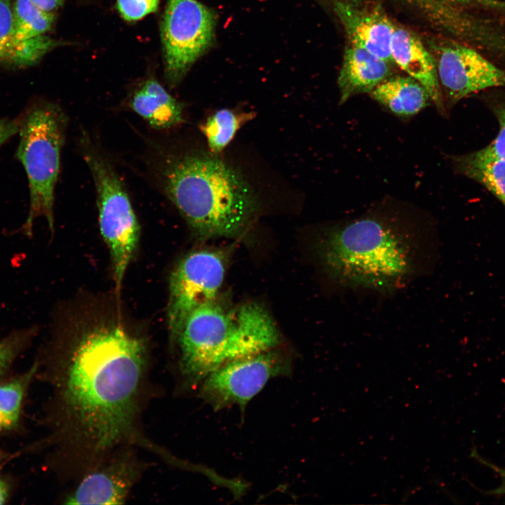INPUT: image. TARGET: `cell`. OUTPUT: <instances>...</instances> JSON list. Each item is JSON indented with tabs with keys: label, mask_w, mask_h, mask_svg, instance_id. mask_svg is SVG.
Listing matches in <instances>:
<instances>
[{
	"label": "cell",
	"mask_w": 505,
	"mask_h": 505,
	"mask_svg": "<svg viewBox=\"0 0 505 505\" xmlns=\"http://www.w3.org/2000/svg\"><path fill=\"white\" fill-rule=\"evenodd\" d=\"M226 271L222 254L199 250L184 256L169 281L168 323L170 337L175 342L187 316L196 308L217 299Z\"/></svg>",
	"instance_id": "9"
},
{
	"label": "cell",
	"mask_w": 505,
	"mask_h": 505,
	"mask_svg": "<svg viewBox=\"0 0 505 505\" xmlns=\"http://www.w3.org/2000/svg\"><path fill=\"white\" fill-rule=\"evenodd\" d=\"M128 105L155 129H170L184 121V105L154 78L140 84L130 96Z\"/></svg>",
	"instance_id": "15"
},
{
	"label": "cell",
	"mask_w": 505,
	"mask_h": 505,
	"mask_svg": "<svg viewBox=\"0 0 505 505\" xmlns=\"http://www.w3.org/2000/svg\"><path fill=\"white\" fill-rule=\"evenodd\" d=\"M159 4V0H117V8L125 20L133 22L155 12Z\"/></svg>",
	"instance_id": "23"
},
{
	"label": "cell",
	"mask_w": 505,
	"mask_h": 505,
	"mask_svg": "<svg viewBox=\"0 0 505 505\" xmlns=\"http://www.w3.org/2000/svg\"><path fill=\"white\" fill-rule=\"evenodd\" d=\"M255 117L254 112L221 109L208 116L200 126L210 152L218 154L231 142L241 127Z\"/></svg>",
	"instance_id": "18"
},
{
	"label": "cell",
	"mask_w": 505,
	"mask_h": 505,
	"mask_svg": "<svg viewBox=\"0 0 505 505\" xmlns=\"http://www.w3.org/2000/svg\"><path fill=\"white\" fill-rule=\"evenodd\" d=\"M452 163L458 173L481 184L505 206V159L477 151L452 156Z\"/></svg>",
	"instance_id": "17"
},
{
	"label": "cell",
	"mask_w": 505,
	"mask_h": 505,
	"mask_svg": "<svg viewBox=\"0 0 505 505\" xmlns=\"http://www.w3.org/2000/svg\"><path fill=\"white\" fill-rule=\"evenodd\" d=\"M13 12L15 43L45 34L55 21L54 13L41 9L29 0H14Z\"/></svg>",
	"instance_id": "19"
},
{
	"label": "cell",
	"mask_w": 505,
	"mask_h": 505,
	"mask_svg": "<svg viewBox=\"0 0 505 505\" xmlns=\"http://www.w3.org/2000/svg\"><path fill=\"white\" fill-rule=\"evenodd\" d=\"M80 149L95 187L100 233L110 253L116 290L137 248L140 226L123 181L86 133Z\"/></svg>",
	"instance_id": "6"
},
{
	"label": "cell",
	"mask_w": 505,
	"mask_h": 505,
	"mask_svg": "<svg viewBox=\"0 0 505 505\" xmlns=\"http://www.w3.org/2000/svg\"><path fill=\"white\" fill-rule=\"evenodd\" d=\"M371 97L397 116H412L431 101L426 89L410 76L388 78L370 93Z\"/></svg>",
	"instance_id": "16"
},
{
	"label": "cell",
	"mask_w": 505,
	"mask_h": 505,
	"mask_svg": "<svg viewBox=\"0 0 505 505\" xmlns=\"http://www.w3.org/2000/svg\"><path fill=\"white\" fill-rule=\"evenodd\" d=\"M175 342L184 383L198 389L222 365L278 347L279 330L268 311L254 302L227 307L215 300L194 310Z\"/></svg>",
	"instance_id": "4"
},
{
	"label": "cell",
	"mask_w": 505,
	"mask_h": 505,
	"mask_svg": "<svg viewBox=\"0 0 505 505\" xmlns=\"http://www.w3.org/2000/svg\"><path fill=\"white\" fill-rule=\"evenodd\" d=\"M24 389L20 380L0 384V430L11 429L18 422Z\"/></svg>",
	"instance_id": "20"
},
{
	"label": "cell",
	"mask_w": 505,
	"mask_h": 505,
	"mask_svg": "<svg viewBox=\"0 0 505 505\" xmlns=\"http://www.w3.org/2000/svg\"><path fill=\"white\" fill-rule=\"evenodd\" d=\"M387 206L330 228L321 245L327 271L337 280L375 288L398 286L411 274V222L404 208Z\"/></svg>",
	"instance_id": "3"
},
{
	"label": "cell",
	"mask_w": 505,
	"mask_h": 505,
	"mask_svg": "<svg viewBox=\"0 0 505 505\" xmlns=\"http://www.w3.org/2000/svg\"><path fill=\"white\" fill-rule=\"evenodd\" d=\"M57 46V41L45 34L16 42L11 64L18 67L32 65Z\"/></svg>",
	"instance_id": "21"
},
{
	"label": "cell",
	"mask_w": 505,
	"mask_h": 505,
	"mask_svg": "<svg viewBox=\"0 0 505 505\" xmlns=\"http://www.w3.org/2000/svg\"><path fill=\"white\" fill-rule=\"evenodd\" d=\"M477 8L505 12V1L502 0H450Z\"/></svg>",
	"instance_id": "26"
},
{
	"label": "cell",
	"mask_w": 505,
	"mask_h": 505,
	"mask_svg": "<svg viewBox=\"0 0 505 505\" xmlns=\"http://www.w3.org/2000/svg\"><path fill=\"white\" fill-rule=\"evenodd\" d=\"M15 43L13 5L0 0V62L11 64Z\"/></svg>",
	"instance_id": "22"
},
{
	"label": "cell",
	"mask_w": 505,
	"mask_h": 505,
	"mask_svg": "<svg viewBox=\"0 0 505 505\" xmlns=\"http://www.w3.org/2000/svg\"><path fill=\"white\" fill-rule=\"evenodd\" d=\"M18 131V118L0 119V146Z\"/></svg>",
	"instance_id": "27"
},
{
	"label": "cell",
	"mask_w": 505,
	"mask_h": 505,
	"mask_svg": "<svg viewBox=\"0 0 505 505\" xmlns=\"http://www.w3.org/2000/svg\"><path fill=\"white\" fill-rule=\"evenodd\" d=\"M389 62L351 43L346 49L338 77L339 105L357 94L370 93L389 78Z\"/></svg>",
	"instance_id": "14"
},
{
	"label": "cell",
	"mask_w": 505,
	"mask_h": 505,
	"mask_svg": "<svg viewBox=\"0 0 505 505\" xmlns=\"http://www.w3.org/2000/svg\"><path fill=\"white\" fill-rule=\"evenodd\" d=\"M276 348L229 362L209 374L198 388L214 410L236 405L244 411L272 378L290 375L291 366Z\"/></svg>",
	"instance_id": "8"
},
{
	"label": "cell",
	"mask_w": 505,
	"mask_h": 505,
	"mask_svg": "<svg viewBox=\"0 0 505 505\" xmlns=\"http://www.w3.org/2000/svg\"><path fill=\"white\" fill-rule=\"evenodd\" d=\"M392 60L428 91L438 112L445 115L446 106L433 58L414 34L395 27L391 46Z\"/></svg>",
	"instance_id": "13"
},
{
	"label": "cell",
	"mask_w": 505,
	"mask_h": 505,
	"mask_svg": "<svg viewBox=\"0 0 505 505\" xmlns=\"http://www.w3.org/2000/svg\"><path fill=\"white\" fill-rule=\"evenodd\" d=\"M18 121L16 156L26 172L29 191L28 215L22 230L30 236L35 220L43 217L53 231L55 188L68 118L56 103L39 100L26 107Z\"/></svg>",
	"instance_id": "5"
},
{
	"label": "cell",
	"mask_w": 505,
	"mask_h": 505,
	"mask_svg": "<svg viewBox=\"0 0 505 505\" xmlns=\"http://www.w3.org/2000/svg\"><path fill=\"white\" fill-rule=\"evenodd\" d=\"M335 11L350 43L393 62L391 46L395 27L382 11L361 9L344 2H337Z\"/></svg>",
	"instance_id": "12"
},
{
	"label": "cell",
	"mask_w": 505,
	"mask_h": 505,
	"mask_svg": "<svg viewBox=\"0 0 505 505\" xmlns=\"http://www.w3.org/2000/svg\"><path fill=\"white\" fill-rule=\"evenodd\" d=\"M216 17L196 0H168L161 26L165 76L173 88L213 41Z\"/></svg>",
	"instance_id": "7"
},
{
	"label": "cell",
	"mask_w": 505,
	"mask_h": 505,
	"mask_svg": "<svg viewBox=\"0 0 505 505\" xmlns=\"http://www.w3.org/2000/svg\"><path fill=\"white\" fill-rule=\"evenodd\" d=\"M431 47L438 81L448 107L479 91L505 87V71L475 49L450 41Z\"/></svg>",
	"instance_id": "10"
},
{
	"label": "cell",
	"mask_w": 505,
	"mask_h": 505,
	"mask_svg": "<svg viewBox=\"0 0 505 505\" xmlns=\"http://www.w3.org/2000/svg\"><path fill=\"white\" fill-rule=\"evenodd\" d=\"M145 362L144 342L117 325L92 330L72 351L62 379V401L73 437L92 452L135 436Z\"/></svg>",
	"instance_id": "1"
},
{
	"label": "cell",
	"mask_w": 505,
	"mask_h": 505,
	"mask_svg": "<svg viewBox=\"0 0 505 505\" xmlns=\"http://www.w3.org/2000/svg\"><path fill=\"white\" fill-rule=\"evenodd\" d=\"M7 494L8 492L4 482L0 480V504H4L7 498Z\"/></svg>",
	"instance_id": "30"
},
{
	"label": "cell",
	"mask_w": 505,
	"mask_h": 505,
	"mask_svg": "<svg viewBox=\"0 0 505 505\" xmlns=\"http://www.w3.org/2000/svg\"><path fill=\"white\" fill-rule=\"evenodd\" d=\"M478 459L486 466H489L492 469L494 470L501 478V485L499 487L494 490L492 493L494 494H505V469L498 467L496 465L485 462L484 459L480 457L478 458Z\"/></svg>",
	"instance_id": "29"
},
{
	"label": "cell",
	"mask_w": 505,
	"mask_h": 505,
	"mask_svg": "<svg viewBox=\"0 0 505 505\" xmlns=\"http://www.w3.org/2000/svg\"><path fill=\"white\" fill-rule=\"evenodd\" d=\"M156 170L163 193L197 238L241 236L260 210L253 188L217 154L165 152Z\"/></svg>",
	"instance_id": "2"
},
{
	"label": "cell",
	"mask_w": 505,
	"mask_h": 505,
	"mask_svg": "<svg viewBox=\"0 0 505 505\" xmlns=\"http://www.w3.org/2000/svg\"><path fill=\"white\" fill-rule=\"evenodd\" d=\"M499 123V132L494 139L485 147L478 150L483 155L505 159V104L494 110Z\"/></svg>",
	"instance_id": "24"
},
{
	"label": "cell",
	"mask_w": 505,
	"mask_h": 505,
	"mask_svg": "<svg viewBox=\"0 0 505 505\" xmlns=\"http://www.w3.org/2000/svg\"><path fill=\"white\" fill-rule=\"evenodd\" d=\"M140 466L121 458L86 475L65 499L67 504H122L139 476Z\"/></svg>",
	"instance_id": "11"
},
{
	"label": "cell",
	"mask_w": 505,
	"mask_h": 505,
	"mask_svg": "<svg viewBox=\"0 0 505 505\" xmlns=\"http://www.w3.org/2000/svg\"><path fill=\"white\" fill-rule=\"evenodd\" d=\"M22 339V335L16 334L0 341V375L16 356Z\"/></svg>",
	"instance_id": "25"
},
{
	"label": "cell",
	"mask_w": 505,
	"mask_h": 505,
	"mask_svg": "<svg viewBox=\"0 0 505 505\" xmlns=\"http://www.w3.org/2000/svg\"><path fill=\"white\" fill-rule=\"evenodd\" d=\"M41 9L49 12L54 13L61 6H62L65 0H29Z\"/></svg>",
	"instance_id": "28"
}]
</instances>
